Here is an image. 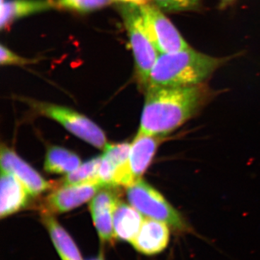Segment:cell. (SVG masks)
<instances>
[{
    "mask_svg": "<svg viewBox=\"0 0 260 260\" xmlns=\"http://www.w3.org/2000/svg\"><path fill=\"white\" fill-rule=\"evenodd\" d=\"M139 131L164 137L192 119L213 93L205 83L185 87H148Z\"/></svg>",
    "mask_w": 260,
    "mask_h": 260,
    "instance_id": "cell-1",
    "label": "cell"
},
{
    "mask_svg": "<svg viewBox=\"0 0 260 260\" xmlns=\"http://www.w3.org/2000/svg\"><path fill=\"white\" fill-rule=\"evenodd\" d=\"M232 56L215 57L189 47L160 54L151 70L148 87H185L205 83ZM146 88V89H147Z\"/></svg>",
    "mask_w": 260,
    "mask_h": 260,
    "instance_id": "cell-2",
    "label": "cell"
},
{
    "mask_svg": "<svg viewBox=\"0 0 260 260\" xmlns=\"http://www.w3.org/2000/svg\"><path fill=\"white\" fill-rule=\"evenodd\" d=\"M126 198L132 206L147 218L167 223L179 234L192 232L185 218L158 190L143 179L126 187Z\"/></svg>",
    "mask_w": 260,
    "mask_h": 260,
    "instance_id": "cell-3",
    "label": "cell"
},
{
    "mask_svg": "<svg viewBox=\"0 0 260 260\" xmlns=\"http://www.w3.org/2000/svg\"><path fill=\"white\" fill-rule=\"evenodd\" d=\"M121 13L134 55L137 80L145 91L151 70L160 55L159 51L147 31L139 5H122Z\"/></svg>",
    "mask_w": 260,
    "mask_h": 260,
    "instance_id": "cell-4",
    "label": "cell"
},
{
    "mask_svg": "<svg viewBox=\"0 0 260 260\" xmlns=\"http://www.w3.org/2000/svg\"><path fill=\"white\" fill-rule=\"evenodd\" d=\"M39 114L54 119L72 134L99 149L105 148L107 137L96 124L69 108L43 102L30 103Z\"/></svg>",
    "mask_w": 260,
    "mask_h": 260,
    "instance_id": "cell-5",
    "label": "cell"
},
{
    "mask_svg": "<svg viewBox=\"0 0 260 260\" xmlns=\"http://www.w3.org/2000/svg\"><path fill=\"white\" fill-rule=\"evenodd\" d=\"M140 9L147 31L160 54L176 52L190 47L156 5L147 3L140 5Z\"/></svg>",
    "mask_w": 260,
    "mask_h": 260,
    "instance_id": "cell-6",
    "label": "cell"
},
{
    "mask_svg": "<svg viewBox=\"0 0 260 260\" xmlns=\"http://www.w3.org/2000/svg\"><path fill=\"white\" fill-rule=\"evenodd\" d=\"M104 187L100 181L57 186L44 200L42 212L54 215L70 211L87 203Z\"/></svg>",
    "mask_w": 260,
    "mask_h": 260,
    "instance_id": "cell-7",
    "label": "cell"
},
{
    "mask_svg": "<svg viewBox=\"0 0 260 260\" xmlns=\"http://www.w3.org/2000/svg\"><path fill=\"white\" fill-rule=\"evenodd\" d=\"M119 200L116 188L104 187L98 191L89 205L94 225L103 244H113L115 241L113 212Z\"/></svg>",
    "mask_w": 260,
    "mask_h": 260,
    "instance_id": "cell-8",
    "label": "cell"
},
{
    "mask_svg": "<svg viewBox=\"0 0 260 260\" xmlns=\"http://www.w3.org/2000/svg\"><path fill=\"white\" fill-rule=\"evenodd\" d=\"M2 171L11 173L23 183L30 195L39 196L53 187L42 175L20 158L13 149L5 145L1 146Z\"/></svg>",
    "mask_w": 260,
    "mask_h": 260,
    "instance_id": "cell-9",
    "label": "cell"
},
{
    "mask_svg": "<svg viewBox=\"0 0 260 260\" xmlns=\"http://www.w3.org/2000/svg\"><path fill=\"white\" fill-rule=\"evenodd\" d=\"M170 229L164 222L148 218L145 219L139 232L131 242L132 245L143 255L160 254L169 246Z\"/></svg>",
    "mask_w": 260,
    "mask_h": 260,
    "instance_id": "cell-10",
    "label": "cell"
},
{
    "mask_svg": "<svg viewBox=\"0 0 260 260\" xmlns=\"http://www.w3.org/2000/svg\"><path fill=\"white\" fill-rule=\"evenodd\" d=\"M0 184V218L3 219L25 208L30 193L23 183L10 172L1 170Z\"/></svg>",
    "mask_w": 260,
    "mask_h": 260,
    "instance_id": "cell-11",
    "label": "cell"
},
{
    "mask_svg": "<svg viewBox=\"0 0 260 260\" xmlns=\"http://www.w3.org/2000/svg\"><path fill=\"white\" fill-rule=\"evenodd\" d=\"M165 138L138 132L132 143L129 155L130 169L135 181L142 179Z\"/></svg>",
    "mask_w": 260,
    "mask_h": 260,
    "instance_id": "cell-12",
    "label": "cell"
},
{
    "mask_svg": "<svg viewBox=\"0 0 260 260\" xmlns=\"http://www.w3.org/2000/svg\"><path fill=\"white\" fill-rule=\"evenodd\" d=\"M144 220L143 215L134 207L119 200L113 212L115 239L131 243L139 232Z\"/></svg>",
    "mask_w": 260,
    "mask_h": 260,
    "instance_id": "cell-13",
    "label": "cell"
},
{
    "mask_svg": "<svg viewBox=\"0 0 260 260\" xmlns=\"http://www.w3.org/2000/svg\"><path fill=\"white\" fill-rule=\"evenodd\" d=\"M42 221L61 260H84L79 248L71 236L52 214L42 212Z\"/></svg>",
    "mask_w": 260,
    "mask_h": 260,
    "instance_id": "cell-14",
    "label": "cell"
},
{
    "mask_svg": "<svg viewBox=\"0 0 260 260\" xmlns=\"http://www.w3.org/2000/svg\"><path fill=\"white\" fill-rule=\"evenodd\" d=\"M54 6L49 0H8L1 3L2 30L19 18L50 10Z\"/></svg>",
    "mask_w": 260,
    "mask_h": 260,
    "instance_id": "cell-15",
    "label": "cell"
},
{
    "mask_svg": "<svg viewBox=\"0 0 260 260\" xmlns=\"http://www.w3.org/2000/svg\"><path fill=\"white\" fill-rule=\"evenodd\" d=\"M130 149L129 143L107 144L104 148V155L107 157L116 169L114 184L116 186L127 187L135 182L129 165Z\"/></svg>",
    "mask_w": 260,
    "mask_h": 260,
    "instance_id": "cell-16",
    "label": "cell"
},
{
    "mask_svg": "<svg viewBox=\"0 0 260 260\" xmlns=\"http://www.w3.org/2000/svg\"><path fill=\"white\" fill-rule=\"evenodd\" d=\"M81 160L77 154L59 146L48 148L44 161V171L49 174H69L78 169Z\"/></svg>",
    "mask_w": 260,
    "mask_h": 260,
    "instance_id": "cell-17",
    "label": "cell"
},
{
    "mask_svg": "<svg viewBox=\"0 0 260 260\" xmlns=\"http://www.w3.org/2000/svg\"><path fill=\"white\" fill-rule=\"evenodd\" d=\"M102 157H95L81 164L78 169L63 178L59 186L73 185L90 181H100L98 177ZM101 182V181H100Z\"/></svg>",
    "mask_w": 260,
    "mask_h": 260,
    "instance_id": "cell-18",
    "label": "cell"
},
{
    "mask_svg": "<svg viewBox=\"0 0 260 260\" xmlns=\"http://www.w3.org/2000/svg\"><path fill=\"white\" fill-rule=\"evenodd\" d=\"M112 0H57L56 6L80 13H90L110 5Z\"/></svg>",
    "mask_w": 260,
    "mask_h": 260,
    "instance_id": "cell-19",
    "label": "cell"
},
{
    "mask_svg": "<svg viewBox=\"0 0 260 260\" xmlns=\"http://www.w3.org/2000/svg\"><path fill=\"white\" fill-rule=\"evenodd\" d=\"M203 0H153L162 10L167 12H183L196 10Z\"/></svg>",
    "mask_w": 260,
    "mask_h": 260,
    "instance_id": "cell-20",
    "label": "cell"
},
{
    "mask_svg": "<svg viewBox=\"0 0 260 260\" xmlns=\"http://www.w3.org/2000/svg\"><path fill=\"white\" fill-rule=\"evenodd\" d=\"M34 60L21 57L2 44L0 47V63L2 65H25Z\"/></svg>",
    "mask_w": 260,
    "mask_h": 260,
    "instance_id": "cell-21",
    "label": "cell"
},
{
    "mask_svg": "<svg viewBox=\"0 0 260 260\" xmlns=\"http://www.w3.org/2000/svg\"><path fill=\"white\" fill-rule=\"evenodd\" d=\"M112 1L122 2L126 4H135L137 5H143L149 3L151 0H112Z\"/></svg>",
    "mask_w": 260,
    "mask_h": 260,
    "instance_id": "cell-22",
    "label": "cell"
},
{
    "mask_svg": "<svg viewBox=\"0 0 260 260\" xmlns=\"http://www.w3.org/2000/svg\"><path fill=\"white\" fill-rule=\"evenodd\" d=\"M220 2V6L225 7L228 5H230L233 2L236 1V0H219Z\"/></svg>",
    "mask_w": 260,
    "mask_h": 260,
    "instance_id": "cell-23",
    "label": "cell"
},
{
    "mask_svg": "<svg viewBox=\"0 0 260 260\" xmlns=\"http://www.w3.org/2000/svg\"><path fill=\"white\" fill-rule=\"evenodd\" d=\"M88 260H105V258H104V253H103L102 251H101V252L99 253V255Z\"/></svg>",
    "mask_w": 260,
    "mask_h": 260,
    "instance_id": "cell-24",
    "label": "cell"
}]
</instances>
